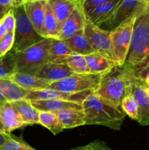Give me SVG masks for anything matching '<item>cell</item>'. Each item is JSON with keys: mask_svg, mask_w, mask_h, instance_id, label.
Returning a JSON list of instances; mask_svg holds the SVG:
<instances>
[{"mask_svg": "<svg viewBox=\"0 0 149 150\" xmlns=\"http://www.w3.org/2000/svg\"><path fill=\"white\" fill-rule=\"evenodd\" d=\"M52 38H45L29 48L15 53L16 72L37 76L48 63Z\"/></svg>", "mask_w": 149, "mask_h": 150, "instance_id": "cell-4", "label": "cell"}, {"mask_svg": "<svg viewBox=\"0 0 149 150\" xmlns=\"http://www.w3.org/2000/svg\"><path fill=\"white\" fill-rule=\"evenodd\" d=\"M16 72L15 52L13 50L0 57V79H9Z\"/></svg>", "mask_w": 149, "mask_h": 150, "instance_id": "cell-29", "label": "cell"}, {"mask_svg": "<svg viewBox=\"0 0 149 150\" xmlns=\"http://www.w3.org/2000/svg\"><path fill=\"white\" fill-rule=\"evenodd\" d=\"M14 33L7 32L5 37L0 41V57L5 55L13 49L14 45Z\"/></svg>", "mask_w": 149, "mask_h": 150, "instance_id": "cell-32", "label": "cell"}, {"mask_svg": "<svg viewBox=\"0 0 149 150\" xmlns=\"http://www.w3.org/2000/svg\"><path fill=\"white\" fill-rule=\"evenodd\" d=\"M7 34V30L6 29V26L3 22L2 19L0 20V41L5 37V35Z\"/></svg>", "mask_w": 149, "mask_h": 150, "instance_id": "cell-38", "label": "cell"}, {"mask_svg": "<svg viewBox=\"0 0 149 150\" xmlns=\"http://www.w3.org/2000/svg\"><path fill=\"white\" fill-rule=\"evenodd\" d=\"M0 150H37L28 144L23 139L16 136H9L4 144Z\"/></svg>", "mask_w": 149, "mask_h": 150, "instance_id": "cell-31", "label": "cell"}, {"mask_svg": "<svg viewBox=\"0 0 149 150\" xmlns=\"http://www.w3.org/2000/svg\"><path fill=\"white\" fill-rule=\"evenodd\" d=\"M85 58L92 74H104L117 64L114 60L96 51L85 56Z\"/></svg>", "mask_w": 149, "mask_h": 150, "instance_id": "cell-19", "label": "cell"}, {"mask_svg": "<svg viewBox=\"0 0 149 150\" xmlns=\"http://www.w3.org/2000/svg\"><path fill=\"white\" fill-rule=\"evenodd\" d=\"M121 0H110L96 6L86 16V18L96 26H100L103 23L110 24Z\"/></svg>", "mask_w": 149, "mask_h": 150, "instance_id": "cell-12", "label": "cell"}, {"mask_svg": "<svg viewBox=\"0 0 149 150\" xmlns=\"http://www.w3.org/2000/svg\"><path fill=\"white\" fill-rule=\"evenodd\" d=\"M121 108L126 115L137 122L139 115V106L134 95L130 91L123 99L121 104Z\"/></svg>", "mask_w": 149, "mask_h": 150, "instance_id": "cell-30", "label": "cell"}, {"mask_svg": "<svg viewBox=\"0 0 149 150\" xmlns=\"http://www.w3.org/2000/svg\"><path fill=\"white\" fill-rule=\"evenodd\" d=\"M64 129H72L85 125V114L83 109H66L56 112Z\"/></svg>", "mask_w": 149, "mask_h": 150, "instance_id": "cell-20", "label": "cell"}, {"mask_svg": "<svg viewBox=\"0 0 149 150\" xmlns=\"http://www.w3.org/2000/svg\"><path fill=\"white\" fill-rule=\"evenodd\" d=\"M148 12H149V3H148V5L146 6L145 9V10H144V13H148Z\"/></svg>", "mask_w": 149, "mask_h": 150, "instance_id": "cell-46", "label": "cell"}, {"mask_svg": "<svg viewBox=\"0 0 149 150\" xmlns=\"http://www.w3.org/2000/svg\"><path fill=\"white\" fill-rule=\"evenodd\" d=\"M147 5L145 0H121L110 25L114 29L131 16H139L144 13Z\"/></svg>", "mask_w": 149, "mask_h": 150, "instance_id": "cell-11", "label": "cell"}, {"mask_svg": "<svg viewBox=\"0 0 149 150\" xmlns=\"http://www.w3.org/2000/svg\"><path fill=\"white\" fill-rule=\"evenodd\" d=\"M72 53L64 40L52 39L48 53V62L61 64L63 60Z\"/></svg>", "mask_w": 149, "mask_h": 150, "instance_id": "cell-26", "label": "cell"}, {"mask_svg": "<svg viewBox=\"0 0 149 150\" xmlns=\"http://www.w3.org/2000/svg\"><path fill=\"white\" fill-rule=\"evenodd\" d=\"M86 125H102L119 130L127 115L122 108L115 106L93 92L82 103Z\"/></svg>", "mask_w": 149, "mask_h": 150, "instance_id": "cell-1", "label": "cell"}, {"mask_svg": "<svg viewBox=\"0 0 149 150\" xmlns=\"http://www.w3.org/2000/svg\"><path fill=\"white\" fill-rule=\"evenodd\" d=\"M1 19L5 25L7 32L14 33L15 29V18L13 9L9 10Z\"/></svg>", "mask_w": 149, "mask_h": 150, "instance_id": "cell-33", "label": "cell"}, {"mask_svg": "<svg viewBox=\"0 0 149 150\" xmlns=\"http://www.w3.org/2000/svg\"><path fill=\"white\" fill-rule=\"evenodd\" d=\"M15 29L14 45L13 51L15 53L20 52L31 45L42 40L45 38L37 32L27 16L24 4L13 7Z\"/></svg>", "mask_w": 149, "mask_h": 150, "instance_id": "cell-5", "label": "cell"}, {"mask_svg": "<svg viewBox=\"0 0 149 150\" xmlns=\"http://www.w3.org/2000/svg\"><path fill=\"white\" fill-rule=\"evenodd\" d=\"M61 64H65L76 74H87L90 73L85 56L72 53L67 58L64 59Z\"/></svg>", "mask_w": 149, "mask_h": 150, "instance_id": "cell-28", "label": "cell"}, {"mask_svg": "<svg viewBox=\"0 0 149 150\" xmlns=\"http://www.w3.org/2000/svg\"><path fill=\"white\" fill-rule=\"evenodd\" d=\"M39 1V0H26V1Z\"/></svg>", "mask_w": 149, "mask_h": 150, "instance_id": "cell-47", "label": "cell"}, {"mask_svg": "<svg viewBox=\"0 0 149 150\" xmlns=\"http://www.w3.org/2000/svg\"><path fill=\"white\" fill-rule=\"evenodd\" d=\"M148 61L149 12H148L136 18L129 50L124 66L129 71L136 73Z\"/></svg>", "mask_w": 149, "mask_h": 150, "instance_id": "cell-2", "label": "cell"}, {"mask_svg": "<svg viewBox=\"0 0 149 150\" xmlns=\"http://www.w3.org/2000/svg\"><path fill=\"white\" fill-rule=\"evenodd\" d=\"M145 1H147V2H148V3H149V0H145Z\"/></svg>", "mask_w": 149, "mask_h": 150, "instance_id": "cell-49", "label": "cell"}, {"mask_svg": "<svg viewBox=\"0 0 149 150\" xmlns=\"http://www.w3.org/2000/svg\"><path fill=\"white\" fill-rule=\"evenodd\" d=\"M14 0H0V20L13 7Z\"/></svg>", "mask_w": 149, "mask_h": 150, "instance_id": "cell-36", "label": "cell"}, {"mask_svg": "<svg viewBox=\"0 0 149 150\" xmlns=\"http://www.w3.org/2000/svg\"><path fill=\"white\" fill-rule=\"evenodd\" d=\"M109 1L110 0H85L83 4L82 5V9H83L85 16H86L91 10H93L96 6H99Z\"/></svg>", "mask_w": 149, "mask_h": 150, "instance_id": "cell-35", "label": "cell"}, {"mask_svg": "<svg viewBox=\"0 0 149 150\" xmlns=\"http://www.w3.org/2000/svg\"><path fill=\"white\" fill-rule=\"evenodd\" d=\"M102 74H74L58 81L51 83L48 89L69 93L93 91L99 87Z\"/></svg>", "mask_w": 149, "mask_h": 150, "instance_id": "cell-7", "label": "cell"}, {"mask_svg": "<svg viewBox=\"0 0 149 150\" xmlns=\"http://www.w3.org/2000/svg\"><path fill=\"white\" fill-rule=\"evenodd\" d=\"M31 103L38 111H50L53 113L66 109H83L82 104L60 100H32Z\"/></svg>", "mask_w": 149, "mask_h": 150, "instance_id": "cell-18", "label": "cell"}, {"mask_svg": "<svg viewBox=\"0 0 149 150\" xmlns=\"http://www.w3.org/2000/svg\"><path fill=\"white\" fill-rule=\"evenodd\" d=\"M64 41L68 45L72 53L86 56L88 54L95 52L86 38L83 29L79 31L72 37Z\"/></svg>", "mask_w": 149, "mask_h": 150, "instance_id": "cell-25", "label": "cell"}, {"mask_svg": "<svg viewBox=\"0 0 149 150\" xmlns=\"http://www.w3.org/2000/svg\"><path fill=\"white\" fill-rule=\"evenodd\" d=\"M108 146L104 142L100 140H95L91 142L89 144L83 146H78V147L73 148L70 150H104Z\"/></svg>", "mask_w": 149, "mask_h": 150, "instance_id": "cell-34", "label": "cell"}, {"mask_svg": "<svg viewBox=\"0 0 149 150\" xmlns=\"http://www.w3.org/2000/svg\"><path fill=\"white\" fill-rule=\"evenodd\" d=\"M0 89L9 103L24 99L29 93V91L20 87L8 79H0Z\"/></svg>", "mask_w": 149, "mask_h": 150, "instance_id": "cell-23", "label": "cell"}, {"mask_svg": "<svg viewBox=\"0 0 149 150\" xmlns=\"http://www.w3.org/2000/svg\"><path fill=\"white\" fill-rule=\"evenodd\" d=\"M39 124L42 125L53 135H57L64 130L56 114L50 111H39Z\"/></svg>", "mask_w": 149, "mask_h": 150, "instance_id": "cell-27", "label": "cell"}, {"mask_svg": "<svg viewBox=\"0 0 149 150\" xmlns=\"http://www.w3.org/2000/svg\"><path fill=\"white\" fill-rule=\"evenodd\" d=\"M7 102V100H6L5 97L4 96L2 92H1V90L0 89V106L3 105L4 104H5Z\"/></svg>", "mask_w": 149, "mask_h": 150, "instance_id": "cell-40", "label": "cell"}, {"mask_svg": "<svg viewBox=\"0 0 149 150\" xmlns=\"http://www.w3.org/2000/svg\"><path fill=\"white\" fill-rule=\"evenodd\" d=\"M74 1H75V2H77V4H79V5L81 6V7H82V5L83 4V2H84L85 0H74Z\"/></svg>", "mask_w": 149, "mask_h": 150, "instance_id": "cell-43", "label": "cell"}, {"mask_svg": "<svg viewBox=\"0 0 149 150\" xmlns=\"http://www.w3.org/2000/svg\"><path fill=\"white\" fill-rule=\"evenodd\" d=\"M104 150H110V149H109V148L106 147V148H105V149H104Z\"/></svg>", "mask_w": 149, "mask_h": 150, "instance_id": "cell-48", "label": "cell"}, {"mask_svg": "<svg viewBox=\"0 0 149 150\" xmlns=\"http://www.w3.org/2000/svg\"><path fill=\"white\" fill-rule=\"evenodd\" d=\"M26 2V0H14V1H13V7H18V6L22 5V4H24Z\"/></svg>", "mask_w": 149, "mask_h": 150, "instance_id": "cell-41", "label": "cell"}, {"mask_svg": "<svg viewBox=\"0 0 149 150\" xmlns=\"http://www.w3.org/2000/svg\"><path fill=\"white\" fill-rule=\"evenodd\" d=\"M46 0L34 1H26L24 4L27 16H29L35 30L42 36V26L45 14Z\"/></svg>", "mask_w": 149, "mask_h": 150, "instance_id": "cell-16", "label": "cell"}, {"mask_svg": "<svg viewBox=\"0 0 149 150\" xmlns=\"http://www.w3.org/2000/svg\"><path fill=\"white\" fill-rule=\"evenodd\" d=\"M83 32L94 51L114 60L111 43V31L101 29L86 18Z\"/></svg>", "mask_w": 149, "mask_h": 150, "instance_id": "cell-8", "label": "cell"}, {"mask_svg": "<svg viewBox=\"0 0 149 150\" xmlns=\"http://www.w3.org/2000/svg\"><path fill=\"white\" fill-rule=\"evenodd\" d=\"M8 79H10L20 87L29 92L48 89V86L52 83L50 81L41 79L37 76L19 73V72H15L13 73L11 76L9 77Z\"/></svg>", "mask_w": 149, "mask_h": 150, "instance_id": "cell-14", "label": "cell"}, {"mask_svg": "<svg viewBox=\"0 0 149 150\" xmlns=\"http://www.w3.org/2000/svg\"><path fill=\"white\" fill-rule=\"evenodd\" d=\"M145 82L139 79L135 73L129 71V91L138 103L137 122L142 126L149 125V98L145 90Z\"/></svg>", "mask_w": 149, "mask_h": 150, "instance_id": "cell-9", "label": "cell"}, {"mask_svg": "<svg viewBox=\"0 0 149 150\" xmlns=\"http://www.w3.org/2000/svg\"><path fill=\"white\" fill-rule=\"evenodd\" d=\"M93 92V91H86L77 93H69L53 89H45L31 91L26 96V99L31 101L37 100H60L82 104L88 96Z\"/></svg>", "mask_w": 149, "mask_h": 150, "instance_id": "cell-10", "label": "cell"}, {"mask_svg": "<svg viewBox=\"0 0 149 150\" xmlns=\"http://www.w3.org/2000/svg\"><path fill=\"white\" fill-rule=\"evenodd\" d=\"M0 116L7 133L27 125L11 103L7 102L0 106Z\"/></svg>", "mask_w": 149, "mask_h": 150, "instance_id": "cell-15", "label": "cell"}, {"mask_svg": "<svg viewBox=\"0 0 149 150\" xmlns=\"http://www.w3.org/2000/svg\"><path fill=\"white\" fill-rule=\"evenodd\" d=\"M129 91V71L124 65L116 64L102 74L96 92L99 96L121 108L124 97Z\"/></svg>", "mask_w": 149, "mask_h": 150, "instance_id": "cell-3", "label": "cell"}, {"mask_svg": "<svg viewBox=\"0 0 149 150\" xmlns=\"http://www.w3.org/2000/svg\"><path fill=\"white\" fill-rule=\"evenodd\" d=\"M11 103L26 125L39 124V111L32 105L30 100L24 98Z\"/></svg>", "mask_w": 149, "mask_h": 150, "instance_id": "cell-22", "label": "cell"}, {"mask_svg": "<svg viewBox=\"0 0 149 150\" xmlns=\"http://www.w3.org/2000/svg\"><path fill=\"white\" fill-rule=\"evenodd\" d=\"M86 16L81 6H78L65 20L61 26L59 36L58 39L66 40L79 31L84 29Z\"/></svg>", "mask_w": 149, "mask_h": 150, "instance_id": "cell-13", "label": "cell"}, {"mask_svg": "<svg viewBox=\"0 0 149 150\" xmlns=\"http://www.w3.org/2000/svg\"><path fill=\"white\" fill-rule=\"evenodd\" d=\"M46 1L51 7L61 26L74 9L80 6L74 0H46Z\"/></svg>", "mask_w": 149, "mask_h": 150, "instance_id": "cell-21", "label": "cell"}, {"mask_svg": "<svg viewBox=\"0 0 149 150\" xmlns=\"http://www.w3.org/2000/svg\"><path fill=\"white\" fill-rule=\"evenodd\" d=\"M144 81L145 82L146 84H147L148 86H149V76H147V77L145 78V80H144Z\"/></svg>", "mask_w": 149, "mask_h": 150, "instance_id": "cell-45", "label": "cell"}, {"mask_svg": "<svg viewBox=\"0 0 149 150\" xmlns=\"http://www.w3.org/2000/svg\"><path fill=\"white\" fill-rule=\"evenodd\" d=\"M61 26L57 21L52 9L46 1L42 36L44 38L58 39L60 34V30H61Z\"/></svg>", "mask_w": 149, "mask_h": 150, "instance_id": "cell-24", "label": "cell"}, {"mask_svg": "<svg viewBox=\"0 0 149 150\" xmlns=\"http://www.w3.org/2000/svg\"><path fill=\"white\" fill-rule=\"evenodd\" d=\"M0 132H1V133H6V130H5V129H4V125H3L2 120H1V116H0Z\"/></svg>", "mask_w": 149, "mask_h": 150, "instance_id": "cell-42", "label": "cell"}, {"mask_svg": "<svg viewBox=\"0 0 149 150\" xmlns=\"http://www.w3.org/2000/svg\"><path fill=\"white\" fill-rule=\"evenodd\" d=\"M74 74L65 64L48 62L41 69L37 76L53 82L58 81Z\"/></svg>", "mask_w": 149, "mask_h": 150, "instance_id": "cell-17", "label": "cell"}, {"mask_svg": "<svg viewBox=\"0 0 149 150\" xmlns=\"http://www.w3.org/2000/svg\"><path fill=\"white\" fill-rule=\"evenodd\" d=\"M137 16H133L111 31V43L114 61L124 65L129 50L133 28Z\"/></svg>", "mask_w": 149, "mask_h": 150, "instance_id": "cell-6", "label": "cell"}, {"mask_svg": "<svg viewBox=\"0 0 149 150\" xmlns=\"http://www.w3.org/2000/svg\"><path fill=\"white\" fill-rule=\"evenodd\" d=\"M10 135V133H5L0 132V149H1V146L4 144V143H5L6 141L7 140V139H8Z\"/></svg>", "mask_w": 149, "mask_h": 150, "instance_id": "cell-39", "label": "cell"}, {"mask_svg": "<svg viewBox=\"0 0 149 150\" xmlns=\"http://www.w3.org/2000/svg\"><path fill=\"white\" fill-rule=\"evenodd\" d=\"M137 77L144 81L147 76H149V61L147 62L143 66H142L137 73H135Z\"/></svg>", "mask_w": 149, "mask_h": 150, "instance_id": "cell-37", "label": "cell"}, {"mask_svg": "<svg viewBox=\"0 0 149 150\" xmlns=\"http://www.w3.org/2000/svg\"><path fill=\"white\" fill-rule=\"evenodd\" d=\"M145 90L146 93H147L148 96L149 98V86L147 84H145Z\"/></svg>", "mask_w": 149, "mask_h": 150, "instance_id": "cell-44", "label": "cell"}]
</instances>
